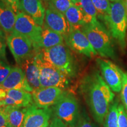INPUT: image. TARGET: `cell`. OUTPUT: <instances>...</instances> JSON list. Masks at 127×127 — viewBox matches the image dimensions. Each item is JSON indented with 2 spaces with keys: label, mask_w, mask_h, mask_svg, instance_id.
I'll return each mask as SVG.
<instances>
[{
  "label": "cell",
  "mask_w": 127,
  "mask_h": 127,
  "mask_svg": "<svg viewBox=\"0 0 127 127\" xmlns=\"http://www.w3.org/2000/svg\"><path fill=\"white\" fill-rule=\"evenodd\" d=\"M81 90L94 119L103 124L115 95L99 71L91 72L82 79Z\"/></svg>",
  "instance_id": "1"
},
{
  "label": "cell",
  "mask_w": 127,
  "mask_h": 127,
  "mask_svg": "<svg viewBox=\"0 0 127 127\" xmlns=\"http://www.w3.org/2000/svg\"><path fill=\"white\" fill-rule=\"evenodd\" d=\"M112 37L124 51L127 46V12L124 0L111 3L110 11L102 18Z\"/></svg>",
  "instance_id": "2"
},
{
  "label": "cell",
  "mask_w": 127,
  "mask_h": 127,
  "mask_svg": "<svg viewBox=\"0 0 127 127\" xmlns=\"http://www.w3.org/2000/svg\"><path fill=\"white\" fill-rule=\"evenodd\" d=\"M89 41L101 57L115 60L116 54L112 36L99 21L95 24H85L81 28Z\"/></svg>",
  "instance_id": "3"
},
{
  "label": "cell",
  "mask_w": 127,
  "mask_h": 127,
  "mask_svg": "<svg viewBox=\"0 0 127 127\" xmlns=\"http://www.w3.org/2000/svg\"><path fill=\"white\" fill-rule=\"evenodd\" d=\"M37 51L42 59L58 68L69 78L76 75L77 66L74 57L64 43Z\"/></svg>",
  "instance_id": "4"
},
{
  "label": "cell",
  "mask_w": 127,
  "mask_h": 127,
  "mask_svg": "<svg viewBox=\"0 0 127 127\" xmlns=\"http://www.w3.org/2000/svg\"><path fill=\"white\" fill-rule=\"evenodd\" d=\"M36 61L39 71L41 88L58 87L65 89L69 85V77L60 69L41 58L36 51Z\"/></svg>",
  "instance_id": "5"
},
{
  "label": "cell",
  "mask_w": 127,
  "mask_h": 127,
  "mask_svg": "<svg viewBox=\"0 0 127 127\" xmlns=\"http://www.w3.org/2000/svg\"><path fill=\"white\" fill-rule=\"evenodd\" d=\"M55 116L69 127H75L80 112L77 98L72 93L66 91L54 107Z\"/></svg>",
  "instance_id": "6"
},
{
  "label": "cell",
  "mask_w": 127,
  "mask_h": 127,
  "mask_svg": "<svg viewBox=\"0 0 127 127\" xmlns=\"http://www.w3.org/2000/svg\"><path fill=\"white\" fill-rule=\"evenodd\" d=\"M42 30L43 28L27 14L22 11L17 14L13 32L30 39L35 51L38 50Z\"/></svg>",
  "instance_id": "7"
},
{
  "label": "cell",
  "mask_w": 127,
  "mask_h": 127,
  "mask_svg": "<svg viewBox=\"0 0 127 127\" xmlns=\"http://www.w3.org/2000/svg\"><path fill=\"white\" fill-rule=\"evenodd\" d=\"M7 44L18 65L34 51L31 41L24 36L12 32L7 38Z\"/></svg>",
  "instance_id": "8"
},
{
  "label": "cell",
  "mask_w": 127,
  "mask_h": 127,
  "mask_svg": "<svg viewBox=\"0 0 127 127\" xmlns=\"http://www.w3.org/2000/svg\"><path fill=\"white\" fill-rule=\"evenodd\" d=\"M102 77L112 91L120 93L122 88L124 72L117 65L108 60H96Z\"/></svg>",
  "instance_id": "9"
},
{
  "label": "cell",
  "mask_w": 127,
  "mask_h": 127,
  "mask_svg": "<svg viewBox=\"0 0 127 127\" xmlns=\"http://www.w3.org/2000/svg\"><path fill=\"white\" fill-rule=\"evenodd\" d=\"M64 39L68 46L78 53L90 58L98 54L81 29H71Z\"/></svg>",
  "instance_id": "10"
},
{
  "label": "cell",
  "mask_w": 127,
  "mask_h": 127,
  "mask_svg": "<svg viewBox=\"0 0 127 127\" xmlns=\"http://www.w3.org/2000/svg\"><path fill=\"white\" fill-rule=\"evenodd\" d=\"M66 91L58 87L41 88L32 93L34 104L41 108L54 106Z\"/></svg>",
  "instance_id": "11"
},
{
  "label": "cell",
  "mask_w": 127,
  "mask_h": 127,
  "mask_svg": "<svg viewBox=\"0 0 127 127\" xmlns=\"http://www.w3.org/2000/svg\"><path fill=\"white\" fill-rule=\"evenodd\" d=\"M51 115L49 108H41L34 104L27 108L21 127H48Z\"/></svg>",
  "instance_id": "12"
},
{
  "label": "cell",
  "mask_w": 127,
  "mask_h": 127,
  "mask_svg": "<svg viewBox=\"0 0 127 127\" xmlns=\"http://www.w3.org/2000/svg\"><path fill=\"white\" fill-rule=\"evenodd\" d=\"M43 27L60 33L64 38L68 35L71 30L64 14L51 8L46 9Z\"/></svg>",
  "instance_id": "13"
},
{
  "label": "cell",
  "mask_w": 127,
  "mask_h": 127,
  "mask_svg": "<svg viewBox=\"0 0 127 127\" xmlns=\"http://www.w3.org/2000/svg\"><path fill=\"white\" fill-rule=\"evenodd\" d=\"M0 87L5 90H24L31 93L34 91L28 83L24 72L20 66L12 68L9 75L0 85Z\"/></svg>",
  "instance_id": "14"
},
{
  "label": "cell",
  "mask_w": 127,
  "mask_h": 127,
  "mask_svg": "<svg viewBox=\"0 0 127 127\" xmlns=\"http://www.w3.org/2000/svg\"><path fill=\"white\" fill-rule=\"evenodd\" d=\"M19 66L24 72L27 79L33 91L41 88L39 71L36 61V51L34 50L32 54L25 60Z\"/></svg>",
  "instance_id": "15"
},
{
  "label": "cell",
  "mask_w": 127,
  "mask_h": 127,
  "mask_svg": "<svg viewBox=\"0 0 127 127\" xmlns=\"http://www.w3.org/2000/svg\"><path fill=\"white\" fill-rule=\"evenodd\" d=\"M20 10L31 17L37 24L43 26L46 9L42 0H21Z\"/></svg>",
  "instance_id": "16"
},
{
  "label": "cell",
  "mask_w": 127,
  "mask_h": 127,
  "mask_svg": "<svg viewBox=\"0 0 127 127\" xmlns=\"http://www.w3.org/2000/svg\"><path fill=\"white\" fill-rule=\"evenodd\" d=\"M17 14L11 8L0 0V27L5 32H13Z\"/></svg>",
  "instance_id": "17"
},
{
  "label": "cell",
  "mask_w": 127,
  "mask_h": 127,
  "mask_svg": "<svg viewBox=\"0 0 127 127\" xmlns=\"http://www.w3.org/2000/svg\"><path fill=\"white\" fill-rule=\"evenodd\" d=\"M27 107L13 105L2 106L9 127H21Z\"/></svg>",
  "instance_id": "18"
},
{
  "label": "cell",
  "mask_w": 127,
  "mask_h": 127,
  "mask_svg": "<svg viewBox=\"0 0 127 127\" xmlns=\"http://www.w3.org/2000/svg\"><path fill=\"white\" fill-rule=\"evenodd\" d=\"M64 43V36L49 28L43 27L37 51Z\"/></svg>",
  "instance_id": "19"
},
{
  "label": "cell",
  "mask_w": 127,
  "mask_h": 127,
  "mask_svg": "<svg viewBox=\"0 0 127 127\" xmlns=\"http://www.w3.org/2000/svg\"><path fill=\"white\" fill-rule=\"evenodd\" d=\"M80 9L84 15L85 24L97 23V12L92 0H76L73 3Z\"/></svg>",
  "instance_id": "20"
},
{
  "label": "cell",
  "mask_w": 127,
  "mask_h": 127,
  "mask_svg": "<svg viewBox=\"0 0 127 127\" xmlns=\"http://www.w3.org/2000/svg\"><path fill=\"white\" fill-rule=\"evenodd\" d=\"M71 29H81L85 25L84 15L80 9L73 4L64 14Z\"/></svg>",
  "instance_id": "21"
},
{
  "label": "cell",
  "mask_w": 127,
  "mask_h": 127,
  "mask_svg": "<svg viewBox=\"0 0 127 127\" xmlns=\"http://www.w3.org/2000/svg\"><path fill=\"white\" fill-rule=\"evenodd\" d=\"M7 95L12 98L17 103L18 107H28L34 104L32 93L24 90H6Z\"/></svg>",
  "instance_id": "22"
},
{
  "label": "cell",
  "mask_w": 127,
  "mask_h": 127,
  "mask_svg": "<svg viewBox=\"0 0 127 127\" xmlns=\"http://www.w3.org/2000/svg\"><path fill=\"white\" fill-rule=\"evenodd\" d=\"M118 101H114L109 106L108 111L104 120L105 127H119L118 107Z\"/></svg>",
  "instance_id": "23"
},
{
  "label": "cell",
  "mask_w": 127,
  "mask_h": 127,
  "mask_svg": "<svg viewBox=\"0 0 127 127\" xmlns=\"http://www.w3.org/2000/svg\"><path fill=\"white\" fill-rule=\"evenodd\" d=\"M97 12V16L101 19L108 15L110 11L111 3L109 0H92Z\"/></svg>",
  "instance_id": "24"
},
{
  "label": "cell",
  "mask_w": 127,
  "mask_h": 127,
  "mask_svg": "<svg viewBox=\"0 0 127 127\" xmlns=\"http://www.w3.org/2000/svg\"><path fill=\"white\" fill-rule=\"evenodd\" d=\"M49 7L64 14L73 4L71 0H48Z\"/></svg>",
  "instance_id": "25"
},
{
  "label": "cell",
  "mask_w": 127,
  "mask_h": 127,
  "mask_svg": "<svg viewBox=\"0 0 127 127\" xmlns=\"http://www.w3.org/2000/svg\"><path fill=\"white\" fill-rule=\"evenodd\" d=\"M75 127H98L96 124L93 123L86 111L83 109L80 112L78 121Z\"/></svg>",
  "instance_id": "26"
},
{
  "label": "cell",
  "mask_w": 127,
  "mask_h": 127,
  "mask_svg": "<svg viewBox=\"0 0 127 127\" xmlns=\"http://www.w3.org/2000/svg\"><path fill=\"white\" fill-rule=\"evenodd\" d=\"M12 69V67L8 64L4 60L0 59V85L8 77Z\"/></svg>",
  "instance_id": "27"
},
{
  "label": "cell",
  "mask_w": 127,
  "mask_h": 127,
  "mask_svg": "<svg viewBox=\"0 0 127 127\" xmlns=\"http://www.w3.org/2000/svg\"><path fill=\"white\" fill-rule=\"evenodd\" d=\"M121 97L124 107L127 112V72H124L123 74V84L121 90Z\"/></svg>",
  "instance_id": "28"
},
{
  "label": "cell",
  "mask_w": 127,
  "mask_h": 127,
  "mask_svg": "<svg viewBox=\"0 0 127 127\" xmlns=\"http://www.w3.org/2000/svg\"><path fill=\"white\" fill-rule=\"evenodd\" d=\"M118 113L119 127H127V112L123 105H118Z\"/></svg>",
  "instance_id": "29"
},
{
  "label": "cell",
  "mask_w": 127,
  "mask_h": 127,
  "mask_svg": "<svg viewBox=\"0 0 127 127\" xmlns=\"http://www.w3.org/2000/svg\"><path fill=\"white\" fill-rule=\"evenodd\" d=\"M2 1L11 8L12 10L17 14L20 11V4L21 0H2Z\"/></svg>",
  "instance_id": "30"
},
{
  "label": "cell",
  "mask_w": 127,
  "mask_h": 127,
  "mask_svg": "<svg viewBox=\"0 0 127 127\" xmlns=\"http://www.w3.org/2000/svg\"><path fill=\"white\" fill-rule=\"evenodd\" d=\"M49 127H69L66 125L63 121H61L60 118L55 116L52 119L51 123L50 124Z\"/></svg>",
  "instance_id": "31"
},
{
  "label": "cell",
  "mask_w": 127,
  "mask_h": 127,
  "mask_svg": "<svg viewBox=\"0 0 127 127\" xmlns=\"http://www.w3.org/2000/svg\"><path fill=\"white\" fill-rule=\"evenodd\" d=\"M0 127H9L7 117L3 111L2 107H0Z\"/></svg>",
  "instance_id": "32"
},
{
  "label": "cell",
  "mask_w": 127,
  "mask_h": 127,
  "mask_svg": "<svg viewBox=\"0 0 127 127\" xmlns=\"http://www.w3.org/2000/svg\"><path fill=\"white\" fill-rule=\"evenodd\" d=\"M6 44L2 38H0V59L5 60Z\"/></svg>",
  "instance_id": "33"
},
{
  "label": "cell",
  "mask_w": 127,
  "mask_h": 127,
  "mask_svg": "<svg viewBox=\"0 0 127 127\" xmlns=\"http://www.w3.org/2000/svg\"><path fill=\"white\" fill-rule=\"evenodd\" d=\"M6 96H7V91H6V90L0 87V102L1 104H2L3 100L6 97Z\"/></svg>",
  "instance_id": "34"
},
{
  "label": "cell",
  "mask_w": 127,
  "mask_h": 127,
  "mask_svg": "<svg viewBox=\"0 0 127 127\" xmlns=\"http://www.w3.org/2000/svg\"><path fill=\"white\" fill-rule=\"evenodd\" d=\"M125 1V8H126V10L127 12V0H124Z\"/></svg>",
  "instance_id": "35"
},
{
  "label": "cell",
  "mask_w": 127,
  "mask_h": 127,
  "mask_svg": "<svg viewBox=\"0 0 127 127\" xmlns=\"http://www.w3.org/2000/svg\"><path fill=\"white\" fill-rule=\"evenodd\" d=\"M109 1H112V2H116V1H120V0H109Z\"/></svg>",
  "instance_id": "36"
},
{
  "label": "cell",
  "mask_w": 127,
  "mask_h": 127,
  "mask_svg": "<svg viewBox=\"0 0 127 127\" xmlns=\"http://www.w3.org/2000/svg\"><path fill=\"white\" fill-rule=\"evenodd\" d=\"M71 1H72V3H74V2H75V1H76V0H71Z\"/></svg>",
  "instance_id": "37"
},
{
  "label": "cell",
  "mask_w": 127,
  "mask_h": 127,
  "mask_svg": "<svg viewBox=\"0 0 127 127\" xmlns=\"http://www.w3.org/2000/svg\"><path fill=\"white\" fill-rule=\"evenodd\" d=\"M2 106V104H1V102H0V107H1Z\"/></svg>",
  "instance_id": "38"
},
{
  "label": "cell",
  "mask_w": 127,
  "mask_h": 127,
  "mask_svg": "<svg viewBox=\"0 0 127 127\" xmlns=\"http://www.w3.org/2000/svg\"></svg>",
  "instance_id": "39"
}]
</instances>
